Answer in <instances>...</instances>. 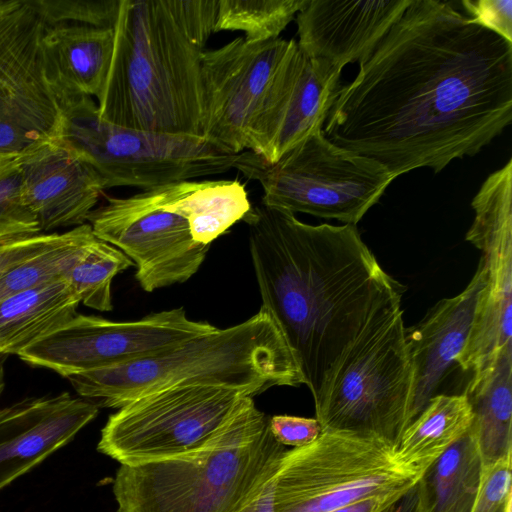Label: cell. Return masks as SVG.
<instances>
[{
    "mask_svg": "<svg viewBox=\"0 0 512 512\" xmlns=\"http://www.w3.org/2000/svg\"><path fill=\"white\" fill-rule=\"evenodd\" d=\"M67 379L80 397L99 408L116 409L179 386L228 388L253 398L273 386L303 384L281 331L262 310L234 326L216 328L149 356Z\"/></svg>",
    "mask_w": 512,
    "mask_h": 512,
    "instance_id": "4",
    "label": "cell"
},
{
    "mask_svg": "<svg viewBox=\"0 0 512 512\" xmlns=\"http://www.w3.org/2000/svg\"><path fill=\"white\" fill-rule=\"evenodd\" d=\"M512 456L482 470L470 512H512Z\"/></svg>",
    "mask_w": 512,
    "mask_h": 512,
    "instance_id": "32",
    "label": "cell"
},
{
    "mask_svg": "<svg viewBox=\"0 0 512 512\" xmlns=\"http://www.w3.org/2000/svg\"><path fill=\"white\" fill-rule=\"evenodd\" d=\"M7 0H0V10L3 8Z\"/></svg>",
    "mask_w": 512,
    "mask_h": 512,
    "instance_id": "40",
    "label": "cell"
},
{
    "mask_svg": "<svg viewBox=\"0 0 512 512\" xmlns=\"http://www.w3.org/2000/svg\"><path fill=\"white\" fill-rule=\"evenodd\" d=\"M80 299L58 276L0 302V353L21 351L58 330L77 313Z\"/></svg>",
    "mask_w": 512,
    "mask_h": 512,
    "instance_id": "21",
    "label": "cell"
},
{
    "mask_svg": "<svg viewBox=\"0 0 512 512\" xmlns=\"http://www.w3.org/2000/svg\"><path fill=\"white\" fill-rule=\"evenodd\" d=\"M154 190L162 206L182 216L194 241L203 246L210 247L251 208L245 186L236 180H185Z\"/></svg>",
    "mask_w": 512,
    "mask_h": 512,
    "instance_id": "23",
    "label": "cell"
},
{
    "mask_svg": "<svg viewBox=\"0 0 512 512\" xmlns=\"http://www.w3.org/2000/svg\"><path fill=\"white\" fill-rule=\"evenodd\" d=\"M99 407L68 392L29 397L0 409V491L96 418Z\"/></svg>",
    "mask_w": 512,
    "mask_h": 512,
    "instance_id": "16",
    "label": "cell"
},
{
    "mask_svg": "<svg viewBox=\"0 0 512 512\" xmlns=\"http://www.w3.org/2000/svg\"><path fill=\"white\" fill-rule=\"evenodd\" d=\"M133 262L119 249L94 236L83 246L63 277L80 302L98 311H111L113 278Z\"/></svg>",
    "mask_w": 512,
    "mask_h": 512,
    "instance_id": "27",
    "label": "cell"
},
{
    "mask_svg": "<svg viewBox=\"0 0 512 512\" xmlns=\"http://www.w3.org/2000/svg\"><path fill=\"white\" fill-rule=\"evenodd\" d=\"M413 373L401 308L375 316L354 343L323 402V430L379 437L395 448L409 424Z\"/></svg>",
    "mask_w": 512,
    "mask_h": 512,
    "instance_id": "8",
    "label": "cell"
},
{
    "mask_svg": "<svg viewBox=\"0 0 512 512\" xmlns=\"http://www.w3.org/2000/svg\"><path fill=\"white\" fill-rule=\"evenodd\" d=\"M215 329L207 322L189 319L183 308L126 322L77 314L17 356L31 366L68 378L140 359Z\"/></svg>",
    "mask_w": 512,
    "mask_h": 512,
    "instance_id": "13",
    "label": "cell"
},
{
    "mask_svg": "<svg viewBox=\"0 0 512 512\" xmlns=\"http://www.w3.org/2000/svg\"><path fill=\"white\" fill-rule=\"evenodd\" d=\"M296 41L236 37L202 56V136L230 154L252 151L286 57Z\"/></svg>",
    "mask_w": 512,
    "mask_h": 512,
    "instance_id": "12",
    "label": "cell"
},
{
    "mask_svg": "<svg viewBox=\"0 0 512 512\" xmlns=\"http://www.w3.org/2000/svg\"><path fill=\"white\" fill-rule=\"evenodd\" d=\"M47 27L88 25L113 28L120 0H31Z\"/></svg>",
    "mask_w": 512,
    "mask_h": 512,
    "instance_id": "31",
    "label": "cell"
},
{
    "mask_svg": "<svg viewBox=\"0 0 512 512\" xmlns=\"http://www.w3.org/2000/svg\"><path fill=\"white\" fill-rule=\"evenodd\" d=\"M8 355L0 353V395L2 394L5 386V362Z\"/></svg>",
    "mask_w": 512,
    "mask_h": 512,
    "instance_id": "39",
    "label": "cell"
},
{
    "mask_svg": "<svg viewBox=\"0 0 512 512\" xmlns=\"http://www.w3.org/2000/svg\"><path fill=\"white\" fill-rule=\"evenodd\" d=\"M274 483L275 477L268 481L261 491L237 512H274Z\"/></svg>",
    "mask_w": 512,
    "mask_h": 512,
    "instance_id": "37",
    "label": "cell"
},
{
    "mask_svg": "<svg viewBox=\"0 0 512 512\" xmlns=\"http://www.w3.org/2000/svg\"><path fill=\"white\" fill-rule=\"evenodd\" d=\"M233 168L263 189L261 203L356 225L395 177L379 162L331 142L323 128L277 161L251 151L237 154Z\"/></svg>",
    "mask_w": 512,
    "mask_h": 512,
    "instance_id": "7",
    "label": "cell"
},
{
    "mask_svg": "<svg viewBox=\"0 0 512 512\" xmlns=\"http://www.w3.org/2000/svg\"><path fill=\"white\" fill-rule=\"evenodd\" d=\"M269 428L275 440L285 447H302L315 441L323 429L316 418L292 415L269 417Z\"/></svg>",
    "mask_w": 512,
    "mask_h": 512,
    "instance_id": "34",
    "label": "cell"
},
{
    "mask_svg": "<svg viewBox=\"0 0 512 512\" xmlns=\"http://www.w3.org/2000/svg\"><path fill=\"white\" fill-rule=\"evenodd\" d=\"M59 96L60 139L94 168L105 189L147 190L222 174L234 166L237 155L204 137L122 127L100 118L92 97L62 92Z\"/></svg>",
    "mask_w": 512,
    "mask_h": 512,
    "instance_id": "6",
    "label": "cell"
},
{
    "mask_svg": "<svg viewBox=\"0 0 512 512\" xmlns=\"http://www.w3.org/2000/svg\"><path fill=\"white\" fill-rule=\"evenodd\" d=\"M482 466L470 431L416 483V512H470L480 485Z\"/></svg>",
    "mask_w": 512,
    "mask_h": 512,
    "instance_id": "26",
    "label": "cell"
},
{
    "mask_svg": "<svg viewBox=\"0 0 512 512\" xmlns=\"http://www.w3.org/2000/svg\"><path fill=\"white\" fill-rule=\"evenodd\" d=\"M412 0H307L297 13L298 48L342 70L367 57Z\"/></svg>",
    "mask_w": 512,
    "mask_h": 512,
    "instance_id": "19",
    "label": "cell"
},
{
    "mask_svg": "<svg viewBox=\"0 0 512 512\" xmlns=\"http://www.w3.org/2000/svg\"><path fill=\"white\" fill-rule=\"evenodd\" d=\"M340 69L305 55L286 57L251 152L273 163L322 129L340 89Z\"/></svg>",
    "mask_w": 512,
    "mask_h": 512,
    "instance_id": "15",
    "label": "cell"
},
{
    "mask_svg": "<svg viewBox=\"0 0 512 512\" xmlns=\"http://www.w3.org/2000/svg\"><path fill=\"white\" fill-rule=\"evenodd\" d=\"M242 220L260 310L281 331L317 408L371 320L401 308V285L355 225H311L261 202Z\"/></svg>",
    "mask_w": 512,
    "mask_h": 512,
    "instance_id": "2",
    "label": "cell"
},
{
    "mask_svg": "<svg viewBox=\"0 0 512 512\" xmlns=\"http://www.w3.org/2000/svg\"><path fill=\"white\" fill-rule=\"evenodd\" d=\"M5 243H7V242H5ZM2 244H4V243H0V245H2Z\"/></svg>",
    "mask_w": 512,
    "mask_h": 512,
    "instance_id": "41",
    "label": "cell"
},
{
    "mask_svg": "<svg viewBox=\"0 0 512 512\" xmlns=\"http://www.w3.org/2000/svg\"><path fill=\"white\" fill-rule=\"evenodd\" d=\"M512 121V43L450 2L412 0L341 86L323 132L396 178L474 156Z\"/></svg>",
    "mask_w": 512,
    "mask_h": 512,
    "instance_id": "1",
    "label": "cell"
},
{
    "mask_svg": "<svg viewBox=\"0 0 512 512\" xmlns=\"http://www.w3.org/2000/svg\"><path fill=\"white\" fill-rule=\"evenodd\" d=\"M416 484L381 512H416Z\"/></svg>",
    "mask_w": 512,
    "mask_h": 512,
    "instance_id": "38",
    "label": "cell"
},
{
    "mask_svg": "<svg viewBox=\"0 0 512 512\" xmlns=\"http://www.w3.org/2000/svg\"><path fill=\"white\" fill-rule=\"evenodd\" d=\"M63 233H40L0 245V276L57 243Z\"/></svg>",
    "mask_w": 512,
    "mask_h": 512,
    "instance_id": "35",
    "label": "cell"
},
{
    "mask_svg": "<svg viewBox=\"0 0 512 512\" xmlns=\"http://www.w3.org/2000/svg\"><path fill=\"white\" fill-rule=\"evenodd\" d=\"M462 393L472 409L469 431L475 439L482 470H486L512 456V349L472 373Z\"/></svg>",
    "mask_w": 512,
    "mask_h": 512,
    "instance_id": "22",
    "label": "cell"
},
{
    "mask_svg": "<svg viewBox=\"0 0 512 512\" xmlns=\"http://www.w3.org/2000/svg\"><path fill=\"white\" fill-rule=\"evenodd\" d=\"M404 493L375 495L352 502L328 512H381Z\"/></svg>",
    "mask_w": 512,
    "mask_h": 512,
    "instance_id": "36",
    "label": "cell"
},
{
    "mask_svg": "<svg viewBox=\"0 0 512 512\" xmlns=\"http://www.w3.org/2000/svg\"><path fill=\"white\" fill-rule=\"evenodd\" d=\"M385 440L323 430L285 452L274 483V512H328L381 494L404 493L422 475L405 469Z\"/></svg>",
    "mask_w": 512,
    "mask_h": 512,
    "instance_id": "9",
    "label": "cell"
},
{
    "mask_svg": "<svg viewBox=\"0 0 512 512\" xmlns=\"http://www.w3.org/2000/svg\"><path fill=\"white\" fill-rule=\"evenodd\" d=\"M461 4L469 18L512 43L511 0H463Z\"/></svg>",
    "mask_w": 512,
    "mask_h": 512,
    "instance_id": "33",
    "label": "cell"
},
{
    "mask_svg": "<svg viewBox=\"0 0 512 512\" xmlns=\"http://www.w3.org/2000/svg\"><path fill=\"white\" fill-rule=\"evenodd\" d=\"M93 233L124 253L147 292L183 283L200 268L209 246L197 244L188 222L166 210L154 188L128 197H106L87 218Z\"/></svg>",
    "mask_w": 512,
    "mask_h": 512,
    "instance_id": "14",
    "label": "cell"
},
{
    "mask_svg": "<svg viewBox=\"0 0 512 512\" xmlns=\"http://www.w3.org/2000/svg\"><path fill=\"white\" fill-rule=\"evenodd\" d=\"M246 397L238 390L201 385L148 394L109 416L97 450L120 465L195 452L224 429Z\"/></svg>",
    "mask_w": 512,
    "mask_h": 512,
    "instance_id": "10",
    "label": "cell"
},
{
    "mask_svg": "<svg viewBox=\"0 0 512 512\" xmlns=\"http://www.w3.org/2000/svg\"><path fill=\"white\" fill-rule=\"evenodd\" d=\"M43 52L57 91L98 98L104 88L114 47V30L88 25L46 27Z\"/></svg>",
    "mask_w": 512,
    "mask_h": 512,
    "instance_id": "20",
    "label": "cell"
},
{
    "mask_svg": "<svg viewBox=\"0 0 512 512\" xmlns=\"http://www.w3.org/2000/svg\"><path fill=\"white\" fill-rule=\"evenodd\" d=\"M46 27L31 0H7L0 10V157L61 136L62 105L42 46Z\"/></svg>",
    "mask_w": 512,
    "mask_h": 512,
    "instance_id": "11",
    "label": "cell"
},
{
    "mask_svg": "<svg viewBox=\"0 0 512 512\" xmlns=\"http://www.w3.org/2000/svg\"><path fill=\"white\" fill-rule=\"evenodd\" d=\"M94 236L88 223L63 233L62 238L40 254L0 276V302L39 283L63 276Z\"/></svg>",
    "mask_w": 512,
    "mask_h": 512,
    "instance_id": "29",
    "label": "cell"
},
{
    "mask_svg": "<svg viewBox=\"0 0 512 512\" xmlns=\"http://www.w3.org/2000/svg\"><path fill=\"white\" fill-rule=\"evenodd\" d=\"M486 283V269L480 260L462 292L438 301L417 324L405 328L413 373L409 424L439 394L451 371L460 368V356L467 345L477 302Z\"/></svg>",
    "mask_w": 512,
    "mask_h": 512,
    "instance_id": "18",
    "label": "cell"
},
{
    "mask_svg": "<svg viewBox=\"0 0 512 512\" xmlns=\"http://www.w3.org/2000/svg\"><path fill=\"white\" fill-rule=\"evenodd\" d=\"M219 0H120L100 118L202 136V56Z\"/></svg>",
    "mask_w": 512,
    "mask_h": 512,
    "instance_id": "3",
    "label": "cell"
},
{
    "mask_svg": "<svg viewBox=\"0 0 512 512\" xmlns=\"http://www.w3.org/2000/svg\"><path fill=\"white\" fill-rule=\"evenodd\" d=\"M472 208L475 218L466 240L482 252L487 283L481 301L489 306L512 309V205L501 195H488Z\"/></svg>",
    "mask_w": 512,
    "mask_h": 512,
    "instance_id": "25",
    "label": "cell"
},
{
    "mask_svg": "<svg viewBox=\"0 0 512 512\" xmlns=\"http://www.w3.org/2000/svg\"><path fill=\"white\" fill-rule=\"evenodd\" d=\"M307 0H219L214 33L242 31L248 43L279 38Z\"/></svg>",
    "mask_w": 512,
    "mask_h": 512,
    "instance_id": "28",
    "label": "cell"
},
{
    "mask_svg": "<svg viewBox=\"0 0 512 512\" xmlns=\"http://www.w3.org/2000/svg\"><path fill=\"white\" fill-rule=\"evenodd\" d=\"M252 397L224 429L195 452L120 465L113 480L117 512H237L275 477L288 448Z\"/></svg>",
    "mask_w": 512,
    "mask_h": 512,
    "instance_id": "5",
    "label": "cell"
},
{
    "mask_svg": "<svg viewBox=\"0 0 512 512\" xmlns=\"http://www.w3.org/2000/svg\"><path fill=\"white\" fill-rule=\"evenodd\" d=\"M22 193L41 233L87 222L104 182L63 140L56 139L18 157Z\"/></svg>",
    "mask_w": 512,
    "mask_h": 512,
    "instance_id": "17",
    "label": "cell"
},
{
    "mask_svg": "<svg viewBox=\"0 0 512 512\" xmlns=\"http://www.w3.org/2000/svg\"><path fill=\"white\" fill-rule=\"evenodd\" d=\"M40 233L23 197L18 157H0V243Z\"/></svg>",
    "mask_w": 512,
    "mask_h": 512,
    "instance_id": "30",
    "label": "cell"
},
{
    "mask_svg": "<svg viewBox=\"0 0 512 512\" xmlns=\"http://www.w3.org/2000/svg\"><path fill=\"white\" fill-rule=\"evenodd\" d=\"M472 420L464 393L432 397L403 431L395 450L397 461L405 469L423 475L469 432Z\"/></svg>",
    "mask_w": 512,
    "mask_h": 512,
    "instance_id": "24",
    "label": "cell"
}]
</instances>
